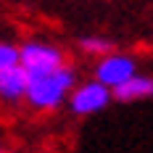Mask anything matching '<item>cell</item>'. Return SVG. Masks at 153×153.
Wrapping results in <instances>:
<instances>
[{
  "mask_svg": "<svg viewBox=\"0 0 153 153\" xmlns=\"http://www.w3.org/2000/svg\"><path fill=\"white\" fill-rule=\"evenodd\" d=\"M76 69L74 66H61L50 74L42 76H32L29 87H27V103L32 108H40V111H53L61 103L69 100L71 90L76 87Z\"/></svg>",
  "mask_w": 153,
  "mask_h": 153,
  "instance_id": "obj_1",
  "label": "cell"
},
{
  "mask_svg": "<svg viewBox=\"0 0 153 153\" xmlns=\"http://www.w3.org/2000/svg\"><path fill=\"white\" fill-rule=\"evenodd\" d=\"M19 66L27 71V76H42L56 69L66 66V53L53 42L45 40H29L19 48Z\"/></svg>",
  "mask_w": 153,
  "mask_h": 153,
  "instance_id": "obj_2",
  "label": "cell"
},
{
  "mask_svg": "<svg viewBox=\"0 0 153 153\" xmlns=\"http://www.w3.org/2000/svg\"><path fill=\"white\" fill-rule=\"evenodd\" d=\"M114 100V90L100 85L98 79H87V82H76V87L69 95V108L76 116H90V114H100L108 103Z\"/></svg>",
  "mask_w": 153,
  "mask_h": 153,
  "instance_id": "obj_3",
  "label": "cell"
},
{
  "mask_svg": "<svg viewBox=\"0 0 153 153\" xmlns=\"http://www.w3.org/2000/svg\"><path fill=\"white\" fill-rule=\"evenodd\" d=\"M135 74H137V61H135L129 53L111 50V53H106L103 58H98L95 71H92V79H98L100 85L116 90L119 85H124L129 76H135Z\"/></svg>",
  "mask_w": 153,
  "mask_h": 153,
  "instance_id": "obj_4",
  "label": "cell"
},
{
  "mask_svg": "<svg viewBox=\"0 0 153 153\" xmlns=\"http://www.w3.org/2000/svg\"><path fill=\"white\" fill-rule=\"evenodd\" d=\"M27 87H29V76L21 66L0 71V100H5V103L27 100Z\"/></svg>",
  "mask_w": 153,
  "mask_h": 153,
  "instance_id": "obj_5",
  "label": "cell"
},
{
  "mask_svg": "<svg viewBox=\"0 0 153 153\" xmlns=\"http://www.w3.org/2000/svg\"><path fill=\"white\" fill-rule=\"evenodd\" d=\"M148 98H153V76L140 74V71L114 90V100H119V103H137V100H148Z\"/></svg>",
  "mask_w": 153,
  "mask_h": 153,
  "instance_id": "obj_6",
  "label": "cell"
},
{
  "mask_svg": "<svg viewBox=\"0 0 153 153\" xmlns=\"http://www.w3.org/2000/svg\"><path fill=\"white\" fill-rule=\"evenodd\" d=\"M79 48H82V53H87V56H106L114 50V45L108 42L106 37H100V34H85L82 40H79Z\"/></svg>",
  "mask_w": 153,
  "mask_h": 153,
  "instance_id": "obj_7",
  "label": "cell"
},
{
  "mask_svg": "<svg viewBox=\"0 0 153 153\" xmlns=\"http://www.w3.org/2000/svg\"><path fill=\"white\" fill-rule=\"evenodd\" d=\"M19 66V48L11 42H0V71Z\"/></svg>",
  "mask_w": 153,
  "mask_h": 153,
  "instance_id": "obj_8",
  "label": "cell"
},
{
  "mask_svg": "<svg viewBox=\"0 0 153 153\" xmlns=\"http://www.w3.org/2000/svg\"><path fill=\"white\" fill-rule=\"evenodd\" d=\"M0 153H3V151H0Z\"/></svg>",
  "mask_w": 153,
  "mask_h": 153,
  "instance_id": "obj_9",
  "label": "cell"
}]
</instances>
